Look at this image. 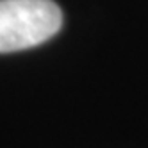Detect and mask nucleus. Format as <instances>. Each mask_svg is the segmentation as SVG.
I'll list each match as a JSON object with an SVG mask.
<instances>
[{
	"mask_svg": "<svg viewBox=\"0 0 148 148\" xmlns=\"http://www.w3.org/2000/svg\"><path fill=\"white\" fill-rule=\"evenodd\" d=\"M61 25L62 13L52 0H0V54L38 47Z\"/></svg>",
	"mask_w": 148,
	"mask_h": 148,
	"instance_id": "f257e3e1",
	"label": "nucleus"
}]
</instances>
